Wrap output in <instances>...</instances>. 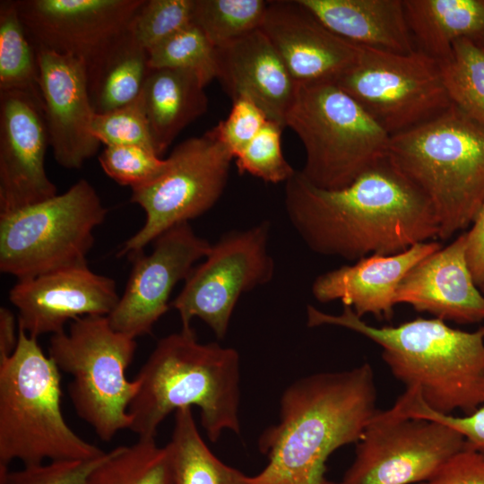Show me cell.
Returning a JSON list of instances; mask_svg holds the SVG:
<instances>
[{
    "label": "cell",
    "mask_w": 484,
    "mask_h": 484,
    "mask_svg": "<svg viewBox=\"0 0 484 484\" xmlns=\"http://www.w3.org/2000/svg\"><path fill=\"white\" fill-rule=\"evenodd\" d=\"M419 484H484V454L466 443L430 479Z\"/></svg>",
    "instance_id": "obj_40"
},
{
    "label": "cell",
    "mask_w": 484,
    "mask_h": 484,
    "mask_svg": "<svg viewBox=\"0 0 484 484\" xmlns=\"http://www.w3.org/2000/svg\"><path fill=\"white\" fill-rule=\"evenodd\" d=\"M167 159L160 177L132 190L131 202L143 208L145 221L124 242L118 256L143 251L165 231L211 210L224 192L234 157L214 126L180 143Z\"/></svg>",
    "instance_id": "obj_10"
},
{
    "label": "cell",
    "mask_w": 484,
    "mask_h": 484,
    "mask_svg": "<svg viewBox=\"0 0 484 484\" xmlns=\"http://www.w3.org/2000/svg\"><path fill=\"white\" fill-rule=\"evenodd\" d=\"M135 350V339L116 331L108 315L77 318L50 338L48 356L72 377L68 393L77 415L102 441L130 428L128 409L140 381L128 380L126 370Z\"/></svg>",
    "instance_id": "obj_8"
},
{
    "label": "cell",
    "mask_w": 484,
    "mask_h": 484,
    "mask_svg": "<svg viewBox=\"0 0 484 484\" xmlns=\"http://www.w3.org/2000/svg\"><path fill=\"white\" fill-rule=\"evenodd\" d=\"M466 233V259L476 285L484 283V203Z\"/></svg>",
    "instance_id": "obj_41"
},
{
    "label": "cell",
    "mask_w": 484,
    "mask_h": 484,
    "mask_svg": "<svg viewBox=\"0 0 484 484\" xmlns=\"http://www.w3.org/2000/svg\"><path fill=\"white\" fill-rule=\"evenodd\" d=\"M151 69L174 68L194 73L209 84L217 76L216 48L193 22L148 51Z\"/></svg>",
    "instance_id": "obj_32"
},
{
    "label": "cell",
    "mask_w": 484,
    "mask_h": 484,
    "mask_svg": "<svg viewBox=\"0 0 484 484\" xmlns=\"http://www.w3.org/2000/svg\"><path fill=\"white\" fill-rule=\"evenodd\" d=\"M395 402L407 416L429 419L452 427L463 436L469 446L484 454V405L468 415L440 414L427 407L412 390H405Z\"/></svg>",
    "instance_id": "obj_38"
},
{
    "label": "cell",
    "mask_w": 484,
    "mask_h": 484,
    "mask_svg": "<svg viewBox=\"0 0 484 484\" xmlns=\"http://www.w3.org/2000/svg\"><path fill=\"white\" fill-rule=\"evenodd\" d=\"M387 159L428 199L447 239L471 224L484 203V125L454 104L390 136Z\"/></svg>",
    "instance_id": "obj_5"
},
{
    "label": "cell",
    "mask_w": 484,
    "mask_h": 484,
    "mask_svg": "<svg viewBox=\"0 0 484 484\" xmlns=\"http://www.w3.org/2000/svg\"><path fill=\"white\" fill-rule=\"evenodd\" d=\"M466 233L415 264L402 278L395 304H408L444 322L474 324L484 320V295L466 259Z\"/></svg>",
    "instance_id": "obj_20"
},
{
    "label": "cell",
    "mask_w": 484,
    "mask_h": 484,
    "mask_svg": "<svg viewBox=\"0 0 484 484\" xmlns=\"http://www.w3.org/2000/svg\"><path fill=\"white\" fill-rule=\"evenodd\" d=\"M143 0H19L36 50L73 56L89 71L128 31Z\"/></svg>",
    "instance_id": "obj_14"
},
{
    "label": "cell",
    "mask_w": 484,
    "mask_h": 484,
    "mask_svg": "<svg viewBox=\"0 0 484 484\" xmlns=\"http://www.w3.org/2000/svg\"><path fill=\"white\" fill-rule=\"evenodd\" d=\"M335 83L390 136L423 124L451 104L440 64L418 49L408 54L359 47Z\"/></svg>",
    "instance_id": "obj_11"
},
{
    "label": "cell",
    "mask_w": 484,
    "mask_h": 484,
    "mask_svg": "<svg viewBox=\"0 0 484 484\" xmlns=\"http://www.w3.org/2000/svg\"><path fill=\"white\" fill-rule=\"evenodd\" d=\"M167 445L175 484H249L250 477L223 463L211 452L189 407L175 411L173 434Z\"/></svg>",
    "instance_id": "obj_27"
},
{
    "label": "cell",
    "mask_w": 484,
    "mask_h": 484,
    "mask_svg": "<svg viewBox=\"0 0 484 484\" xmlns=\"http://www.w3.org/2000/svg\"><path fill=\"white\" fill-rule=\"evenodd\" d=\"M48 146L42 106L23 92H0V214L57 194L45 169Z\"/></svg>",
    "instance_id": "obj_16"
},
{
    "label": "cell",
    "mask_w": 484,
    "mask_h": 484,
    "mask_svg": "<svg viewBox=\"0 0 484 484\" xmlns=\"http://www.w3.org/2000/svg\"><path fill=\"white\" fill-rule=\"evenodd\" d=\"M439 248V243L427 241L396 255L361 258L317 276L311 292L319 302L340 300L360 318L372 315L390 320L396 306L395 292L402 278L415 264Z\"/></svg>",
    "instance_id": "obj_22"
},
{
    "label": "cell",
    "mask_w": 484,
    "mask_h": 484,
    "mask_svg": "<svg viewBox=\"0 0 484 484\" xmlns=\"http://www.w3.org/2000/svg\"><path fill=\"white\" fill-rule=\"evenodd\" d=\"M324 484H341V482H333V481L325 480Z\"/></svg>",
    "instance_id": "obj_44"
},
{
    "label": "cell",
    "mask_w": 484,
    "mask_h": 484,
    "mask_svg": "<svg viewBox=\"0 0 484 484\" xmlns=\"http://www.w3.org/2000/svg\"><path fill=\"white\" fill-rule=\"evenodd\" d=\"M476 41H478L480 44H481L484 47V35L480 39H478Z\"/></svg>",
    "instance_id": "obj_45"
},
{
    "label": "cell",
    "mask_w": 484,
    "mask_h": 484,
    "mask_svg": "<svg viewBox=\"0 0 484 484\" xmlns=\"http://www.w3.org/2000/svg\"><path fill=\"white\" fill-rule=\"evenodd\" d=\"M18 333L15 329V317L11 310L0 308V360L10 357L17 345Z\"/></svg>",
    "instance_id": "obj_42"
},
{
    "label": "cell",
    "mask_w": 484,
    "mask_h": 484,
    "mask_svg": "<svg viewBox=\"0 0 484 484\" xmlns=\"http://www.w3.org/2000/svg\"><path fill=\"white\" fill-rule=\"evenodd\" d=\"M88 484H175L168 445L155 438H138L129 446L109 452L89 477Z\"/></svg>",
    "instance_id": "obj_29"
},
{
    "label": "cell",
    "mask_w": 484,
    "mask_h": 484,
    "mask_svg": "<svg viewBox=\"0 0 484 484\" xmlns=\"http://www.w3.org/2000/svg\"><path fill=\"white\" fill-rule=\"evenodd\" d=\"M341 484H419L430 479L466 445L452 427L410 417L394 405L376 411L356 443Z\"/></svg>",
    "instance_id": "obj_13"
},
{
    "label": "cell",
    "mask_w": 484,
    "mask_h": 484,
    "mask_svg": "<svg viewBox=\"0 0 484 484\" xmlns=\"http://www.w3.org/2000/svg\"><path fill=\"white\" fill-rule=\"evenodd\" d=\"M205 87L192 72L150 68L141 95L160 157L184 128L207 111Z\"/></svg>",
    "instance_id": "obj_24"
},
{
    "label": "cell",
    "mask_w": 484,
    "mask_h": 484,
    "mask_svg": "<svg viewBox=\"0 0 484 484\" xmlns=\"http://www.w3.org/2000/svg\"><path fill=\"white\" fill-rule=\"evenodd\" d=\"M139 390L128 412L130 430L155 438L165 418L178 409L196 406L211 442L224 429L240 433L239 355L216 342L201 343L191 330L161 338L136 377Z\"/></svg>",
    "instance_id": "obj_4"
},
{
    "label": "cell",
    "mask_w": 484,
    "mask_h": 484,
    "mask_svg": "<svg viewBox=\"0 0 484 484\" xmlns=\"http://www.w3.org/2000/svg\"><path fill=\"white\" fill-rule=\"evenodd\" d=\"M270 222L264 220L232 230L212 244L204 260L195 265L170 306L180 316L182 329L191 330L198 317L223 339L239 298L272 281L274 261L268 249Z\"/></svg>",
    "instance_id": "obj_12"
},
{
    "label": "cell",
    "mask_w": 484,
    "mask_h": 484,
    "mask_svg": "<svg viewBox=\"0 0 484 484\" xmlns=\"http://www.w3.org/2000/svg\"><path fill=\"white\" fill-rule=\"evenodd\" d=\"M108 211L80 179L61 194L0 214V271L18 280L87 264Z\"/></svg>",
    "instance_id": "obj_9"
},
{
    "label": "cell",
    "mask_w": 484,
    "mask_h": 484,
    "mask_svg": "<svg viewBox=\"0 0 484 484\" xmlns=\"http://www.w3.org/2000/svg\"><path fill=\"white\" fill-rule=\"evenodd\" d=\"M376 403L368 363L297 380L282 394L280 422L260 438L268 463L249 484H324L328 457L360 439Z\"/></svg>",
    "instance_id": "obj_2"
},
{
    "label": "cell",
    "mask_w": 484,
    "mask_h": 484,
    "mask_svg": "<svg viewBox=\"0 0 484 484\" xmlns=\"http://www.w3.org/2000/svg\"><path fill=\"white\" fill-rule=\"evenodd\" d=\"M194 0H143L129 31L147 52L193 22Z\"/></svg>",
    "instance_id": "obj_33"
},
{
    "label": "cell",
    "mask_w": 484,
    "mask_h": 484,
    "mask_svg": "<svg viewBox=\"0 0 484 484\" xmlns=\"http://www.w3.org/2000/svg\"><path fill=\"white\" fill-rule=\"evenodd\" d=\"M480 290H481V292H482L483 295H484V283H483V285L481 286ZM480 331H481V333H482V334H483V336H484V326L480 328Z\"/></svg>",
    "instance_id": "obj_43"
},
{
    "label": "cell",
    "mask_w": 484,
    "mask_h": 484,
    "mask_svg": "<svg viewBox=\"0 0 484 484\" xmlns=\"http://www.w3.org/2000/svg\"><path fill=\"white\" fill-rule=\"evenodd\" d=\"M150 71L148 52L128 31L87 71L91 102L96 114L126 106L142 93Z\"/></svg>",
    "instance_id": "obj_26"
},
{
    "label": "cell",
    "mask_w": 484,
    "mask_h": 484,
    "mask_svg": "<svg viewBox=\"0 0 484 484\" xmlns=\"http://www.w3.org/2000/svg\"><path fill=\"white\" fill-rule=\"evenodd\" d=\"M148 255L129 257L133 266L119 300L108 315L111 326L133 338L151 333L155 323L169 310L175 286L186 281L212 244L182 223L162 233Z\"/></svg>",
    "instance_id": "obj_15"
},
{
    "label": "cell",
    "mask_w": 484,
    "mask_h": 484,
    "mask_svg": "<svg viewBox=\"0 0 484 484\" xmlns=\"http://www.w3.org/2000/svg\"><path fill=\"white\" fill-rule=\"evenodd\" d=\"M286 126L304 146L299 171L322 189L343 188L387 157L390 135L333 82L298 84Z\"/></svg>",
    "instance_id": "obj_7"
},
{
    "label": "cell",
    "mask_w": 484,
    "mask_h": 484,
    "mask_svg": "<svg viewBox=\"0 0 484 484\" xmlns=\"http://www.w3.org/2000/svg\"><path fill=\"white\" fill-rule=\"evenodd\" d=\"M119 298L114 280L88 264L18 280L9 291L18 327L35 338L63 332L67 322L80 317L108 315Z\"/></svg>",
    "instance_id": "obj_17"
},
{
    "label": "cell",
    "mask_w": 484,
    "mask_h": 484,
    "mask_svg": "<svg viewBox=\"0 0 484 484\" xmlns=\"http://www.w3.org/2000/svg\"><path fill=\"white\" fill-rule=\"evenodd\" d=\"M260 30L297 84L335 82L359 53V46L329 30L299 0L268 1Z\"/></svg>",
    "instance_id": "obj_19"
},
{
    "label": "cell",
    "mask_w": 484,
    "mask_h": 484,
    "mask_svg": "<svg viewBox=\"0 0 484 484\" xmlns=\"http://www.w3.org/2000/svg\"><path fill=\"white\" fill-rule=\"evenodd\" d=\"M19 91L43 108L38 55L15 1L0 2V92Z\"/></svg>",
    "instance_id": "obj_28"
},
{
    "label": "cell",
    "mask_w": 484,
    "mask_h": 484,
    "mask_svg": "<svg viewBox=\"0 0 484 484\" xmlns=\"http://www.w3.org/2000/svg\"><path fill=\"white\" fill-rule=\"evenodd\" d=\"M107 454L88 460L48 461L18 471L0 465V484H88L90 475Z\"/></svg>",
    "instance_id": "obj_37"
},
{
    "label": "cell",
    "mask_w": 484,
    "mask_h": 484,
    "mask_svg": "<svg viewBox=\"0 0 484 484\" xmlns=\"http://www.w3.org/2000/svg\"><path fill=\"white\" fill-rule=\"evenodd\" d=\"M284 126L268 119L257 135L235 158L240 174L266 183H286L296 172L285 159L281 143Z\"/></svg>",
    "instance_id": "obj_34"
},
{
    "label": "cell",
    "mask_w": 484,
    "mask_h": 484,
    "mask_svg": "<svg viewBox=\"0 0 484 484\" xmlns=\"http://www.w3.org/2000/svg\"><path fill=\"white\" fill-rule=\"evenodd\" d=\"M416 49L438 63L449 58L461 39L484 35V0H403Z\"/></svg>",
    "instance_id": "obj_25"
},
{
    "label": "cell",
    "mask_w": 484,
    "mask_h": 484,
    "mask_svg": "<svg viewBox=\"0 0 484 484\" xmlns=\"http://www.w3.org/2000/svg\"><path fill=\"white\" fill-rule=\"evenodd\" d=\"M322 23L359 47L408 54L416 50L403 0H299Z\"/></svg>",
    "instance_id": "obj_23"
},
{
    "label": "cell",
    "mask_w": 484,
    "mask_h": 484,
    "mask_svg": "<svg viewBox=\"0 0 484 484\" xmlns=\"http://www.w3.org/2000/svg\"><path fill=\"white\" fill-rule=\"evenodd\" d=\"M268 119L255 102L239 98L232 101L228 117L215 126L235 159L257 135Z\"/></svg>",
    "instance_id": "obj_39"
},
{
    "label": "cell",
    "mask_w": 484,
    "mask_h": 484,
    "mask_svg": "<svg viewBox=\"0 0 484 484\" xmlns=\"http://www.w3.org/2000/svg\"><path fill=\"white\" fill-rule=\"evenodd\" d=\"M99 161L107 176L132 190L156 180L169 165L168 159H161L153 151L135 145L106 146Z\"/></svg>",
    "instance_id": "obj_35"
},
{
    "label": "cell",
    "mask_w": 484,
    "mask_h": 484,
    "mask_svg": "<svg viewBox=\"0 0 484 484\" xmlns=\"http://www.w3.org/2000/svg\"><path fill=\"white\" fill-rule=\"evenodd\" d=\"M268 1L194 0L193 23L219 48L260 29Z\"/></svg>",
    "instance_id": "obj_31"
},
{
    "label": "cell",
    "mask_w": 484,
    "mask_h": 484,
    "mask_svg": "<svg viewBox=\"0 0 484 484\" xmlns=\"http://www.w3.org/2000/svg\"><path fill=\"white\" fill-rule=\"evenodd\" d=\"M439 64L451 102L484 125V47L475 39H458Z\"/></svg>",
    "instance_id": "obj_30"
},
{
    "label": "cell",
    "mask_w": 484,
    "mask_h": 484,
    "mask_svg": "<svg viewBox=\"0 0 484 484\" xmlns=\"http://www.w3.org/2000/svg\"><path fill=\"white\" fill-rule=\"evenodd\" d=\"M308 327L334 325L376 343L393 376L414 390L433 411L468 415L484 405V336L452 328L437 318H416L396 326L367 324L350 307L339 315L307 307Z\"/></svg>",
    "instance_id": "obj_3"
},
{
    "label": "cell",
    "mask_w": 484,
    "mask_h": 484,
    "mask_svg": "<svg viewBox=\"0 0 484 484\" xmlns=\"http://www.w3.org/2000/svg\"><path fill=\"white\" fill-rule=\"evenodd\" d=\"M61 397L60 370L38 338L18 327L13 353L0 360V465L88 460L106 453L68 426Z\"/></svg>",
    "instance_id": "obj_6"
},
{
    "label": "cell",
    "mask_w": 484,
    "mask_h": 484,
    "mask_svg": "<svg viewBox=\"0 0 484 484\" xmlns=\"http://www.w3.org/2000/svg\"><path fill=\"white\" fill-rule=\"evenodd\" d=\"M216 79L232 101L248 99L286 127L298 84L266 35L255 30L216 48Z\"/></svg>",
    "instance_id": "obj_21"
},
{
    "label": "cell",
    "mask_w": 484,
    "mask_h": 484,
    "mask_svg": "<svg viewBox=\"0 0 484 484\" xmlns=\"http://www.w3.org/2000/svg\"><path fill=\"white\" fill-rule=\"evenodd\" d=\"M43 113L56 161L79 169L100 145L91 132L95 114L85 65L70 56L37 50Z\"/></svg>",
    "instance_id": "obj_18"
},
{
    "label": "cell",
    "mask_w": 484,
    "mask_h": 484,
    "mask_svg": "<svg viewBox=\"0 0 484 484\" xmlns=\"http://www.w3.org/2000/svg\"><path fill=\"white\" fill-rule=\"evenodd\" d=\"M91 132L105 146L135 145L150 149L157 154L142 95L122 108L104 114L95 113Z\"/></svg>",
    "instance_id": "obj_36"
},
{
    "label": "cell",
    "mask_w": 484,
    "mask_h": 484,
    "mask_svg": "<svg viewBox=\"0 0 484 484\" xmlns=\"http://www.w3.org/2000/svg\"><path fill=\"white\" fill-rule=\"evenodd\" d=\"M284 204L305 245L324 256L393 255L438 237L430 202L387 157L337 190L316 187L296 170Z\"/></svg>",
    "instance_id": "obj_1"
}]
</instances>
